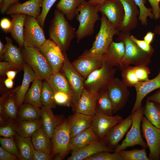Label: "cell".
Returning a JSON list of instances; mask_svg holds the SVG:
<instances>
[{
	"label": "cell",
	"instance_id": "cell-1",
	"mask_svg": "<svg viewBox=\"0 0 160 160\" xmlns=\"http://www.w3.org/2000/svg\"><path fill=\"white\" fill-rule=\"evenodd\" d=\"M67 20L65 15L56 9L49 28L50 38L63 52L68 50L76 35L75 29Z\"/></svg>",
	"mask_w": 160,
	"mask_h": 160
},
{
	"label": "cell",
	"instance_id": "cell-2",
	"mask_svg": "<svg viewBox=\"0 0 160 160\" xmlns=\"http://www.w3.org/2000/svg\"><path fill=\"white\" fill-rule=\"evenodd\" d=\"M131 31H121L116 39L117 42L122 41L125 52L120 69L133 65L137 66H148L151 62L153 53L146 52L139 47L130 39Z\"/></svg>",
	"mask_w": 160,
	"mask_h": 160
},
{
	"label": "cell",
	"instance_id": "cell-3",
	"mask_svg": "<svg viewBox=\"0 0 160 160\" xmlns=\"http://www.w3.org/2000/svg\"><path fill=\"white\" fill-rule=\"evenodd\" d=\"M99 6L86 1L78 8L76 18L79 25L76 32L77 43L94 33L95 24L100 19L98 13Z\"/></svg>",
	"mask_w": 160,
	"mask_h": 160
},
{
	"label": "cell",
	"instance_id": "cell-4",
	"mask_svg": "<svg viewBox=\"0 0 160 160\" xmlns=\"http://www.w3.org/2000/svg\"><path fill=\"white\" fill-rule=\"evenodd\" d=\"M117 70V68L103 62L100 68L92 71L84 80V89L96 93L107 89L115 78Z\"/></svg>",
	"mask_w": 160,
	"mask_h": 160
},
{
	"label": "cell",
	"instance_id": "cell-5",
	"mask_svg": "<svg viewBox=\"0 0 160 160\" xmlns=\"http://www.w3.org/2000/svg\"><path fill=\"white\" fill-rule=\"evenodd\" d=\"M102 15L99 31L92 47L89 49L87 50L90 54L100 59L113 41L114 36L119 35L120 33L117 28H114L111 25L106 17L103 14Z\"/></svg>",
	"mask_w": 160,
	"mask_h": 160
},
{
	"label": "cell",
	"instance_id": "cell-6",
	"mask_svg": "<svg viewBox=\"0 0 160 160\" xmlns=\"http://www.w3.org/2000/svg\"><path fill=\"white\" fill-rule=\"evenodd\" d=\"M71 139L68 119L55 129L51 138L52 150V158L54 160L63 159L70 151L69 145Z\"/></svg>",
	"mask_w": 160,
	"mask_h": 160
},
{
	"label": "cell",
	"instance_id": "cell-7",
	"mask_svg": "<svg viewBox=\"0 0 160 160\" xmlns=\"http://www.w3.org/2000/svg\"><path fill=\"white\" fill-rule=\"evenodd\" d=\"M22 51L25 62L30 67L38 77L47 81L53 72L38 49L24 47Z\"/></svg>",
	"mask_w": 160,
	"mask_h": 160
},
{
	"label": "cell",
	"instance_id": "cell-8",
	"mask_svg": "<svg viewBox=\"0 0 160 160\" xmlns=\"http://www.w3.org/2000/svg\"><path fill=\"white\" fill-rule=\"evenodd\" d=\"M131 114L132 124L130 129L121 143L114 149V152L118 153L121 150L136 145H140L145 149L148 147L146 142L143 138L140 129L141 123L144 115L143 107L142 106Z\"/></svg>",
	"mask_w": 160,
	"mask_h": 160
},
{
	"label": "cell",
	"instance_id": "cell-9",
	"mask_svg": "<svg viewBox=\"0 0 160 160\" xmlns=\"http://www.w3.org/2000/svg\"><path fill=\"white\" fill-rule=\"evenodd\" d=\"M141 126L143 136L149 148L150 160H160V129L153 125L144 116Z\"/></svg>",
	"mask_w": 160,
	"mask_h": 160
},
{
	"label": "cell",
	"instance_id": "cell-10",
	"mask_svg": "<svg viewBox=\"0 0 160 160\" xmlns=\"http://www.w3.org/2000/svg\"><path fill=\"white\" fill-rule=\"evenodd\" d=\"M36 18L26 15L24 28V47L38 48L46 41L44 34Z\"/></svg>",
	"mask_w": 160,
	"mask_h": 160
},
{
	"label": "cell",
	"instance_id": "cell-11",
	"mask_svg": "<svg viewBox=\"0 0 160 160\" xmlns=\"http://www.w3.org/2000/svg\"><path fill=\"white\" fill-rule=\"evenodd\" d=\"M61 71L66 78L72 91L71 106L79 99L84 89V79L78 73L69 61L65 52Z\"/></svg>",
	"mask_w": 160,
	"mask_h": 160
},
{
	"label": "cell",
	"instance_id": "cell-12",
	"mask_svg": "<svg viewBox=\"0 0 160 160\" xmlns=\"http://www.w3.org/2000/svg\"><path fill=\"white\" fill-rule=\"evenodd\" d=\"M107 90L112 103L114 113L122 109L130 95L128 87L117 78H115L109 85Z\"/></svg>",
	"mask_w": 160,
	"mask_h": 160
},
{
	"label": "cell",
	"instance_id": "cell-13",
	"mask_svg": "<svg viewBox=\"0 0 160 160\" xmlns=\"http://www.w3.org/2000/svg\"><path fill=\"white\" fill-rule=\"evenodd\" d=\"M16 89L4 94L0 100V124L13 122L17 120L19 108L15 91Z\"/></svg>",
	"mask_w": 160,
	"mask_h": 160
},
{
	"label": "cell",
	"instance_id": "cell-14",
	"mask_svg": "<svg viewBox=\"0 0 160 160\" xmlns=\"http://www.w3.org/2000/svg\"><path fill=\"white\" fill-rule=\"evenodd\" d=\"M123 119L118 115L109 116L96 110L92 116L91 126L99 140L101 141L112 128Z\"/></svg>",
	"mask_w": 160,
	"mask_h": 160
},
{
	"label": "cell",
	"instance_id": "cell-15",
	"mask_svg": "<svg viewBox=\"0 0 160 160\" xmlns=\"http://www.w3.org/2000/svg\"><path fill=\"white\" fill-rule=\"evenodd\" d=\"M38 49L44 56L54 72L61 71L64 55L60 48L51 39H47Z\"/></svg>",
	"mask_w": 160,
	"mask_h": 160
},
{
	"label": "cell",
	"instance_id": "cell-16",
	"mask_svg": "<svg viewBox=\"0 0 160 160\" xmlns=\"http://www.w3.org/2000/svg\"><path fill=\"white\" fill-rule=\"evenodd\" d=\"M98 12L106 17L115 28L120 26L123 21L124 10L120 0H106L99 6Z\"/></svg>",
	"mask_w": 160,
	"mask_h": 160
},
{
	"label": "cell",
	"instance_id": "cell-17",
	"mask_svg": "<svg viewBox=\"0 0 160 160\" xmlns=\"http://www.w3.org/2000/svg\"><path fill=\"white\" fill-rule=\"evenodd\" d=\"M132 114L112 128L101 140L113 150L127 132L132 124Z\"/></svg>",
	"mask_w": 160,
	"mask_h": 160
},
{
	"label": "cell",
	"instance_id": "cell-18",
	"mask_svg": "<svg viewBox=\"0 0 160 160\" xmlns=\"http://www.w3.org/2000/svg\"><path fill=\"white\" fill-rule=\"evenodd\" d=\"M103 62L100 58L85 50L72 64L78 73L85 79L94 70L100 68Z\"/></svg>",
	"mask_w": 160,
	"mask_h": 160
},
{
	"label": "cell",
	"instance_id": "cell-19",
	"mask_svg": "<svg viewBox=\"0 0 160 160\" xmlns=\"http://www.w3.org/2000/svg\"><path fill=\"white\" fill-rule=\"evenodd\" d=\"M150 73L147 66L129 65L121 70V80L127 87H134L139 82L149 80Z\"/></svg>",
	"mask_w": 160,
	"mask_h": 160
},
{
	"label": "cell",
	"instance_id": "cell-20",
	"mask_svg": "<svg viewBox=\"0 0 160 160\" xmlns=\"http://www.w3.org/2000/svg\"><path fill=\"white\" fill-rule=\"evenodd\" d=\"M124 10V17L117 29L119 31H131L136 27L140 14L138 7L134 0H120Z\"/></svg>",
	"mask_w": 160,
	"mask_h": 160
},
{
	"label": "cell",
	"instance_id": "cell-21",
	"mask_svg": "<svg viewBox=\"0 0 160 160\" xmlns=\"http://www.w3.org/2000/svg\"><path fill=\"white\" fill-rule=\"evenodd\" d=\"M134 87L136 95L131 113L142 106V102L147 95L153 90L160 89V68L159 73L155 77L147 81L139 82Z\"/></svg>",
	"mask_w": 160,
	"mask_h": 160
},
{
	"label": "cell",
	"instance_id": "cell-22",
	"mask_svg": "<svg viewBox=\"0 0 160 160\" xmlns=\"http://www.w3.org/2000/svg\"><path fill=\"white\" fill-rule=\"evenodd\" d=\"M98 93H92L84 89L79 99L71 106L74 113L94 116L96 112V102Z\"/></svg>",
	"mask_w": 160,
	"mask_h": 160
},
{
	"label": "cell",
	"instance_id": "cell-23",
	"mask_svg": "<svg viewBox=\"0 0 160 160\" xmlns=\"http://www.w3.org/2000/svg\"><path fill=\"white\" fill-rule=\"evenodd\" d=\"M125 52V45L123 42L113 41L102 55L101 59L103 62L120 69Z\"/></svg>",
	"mask_w": 160,
	"mask_h": 160
},
{
	"label": "cell",
	"instance_id": "cell-24",
	"mask_svg": "<svg viewBox=\"0 0 160 160\" xmlns=\"http://www.w3.org/2000/svg\"><path fill=\"white\" fill-rule=\"evenodd\" d=\"M42 0H28L24 3L19 2L9 8L6 13L7 15L22 14L37 18L41 14Z\"/></svg>",
	"mask_w": 160,
	"mask_h": 160
},
{
	"label": "cell",
	"instance_id": "cell-25",
	"mask_svg": "<svg viewBox=\"0 0 160 160\" xmlns=\"http://www.w3.org/2000/svg\"><path fill=\"white\" fill-rule=\"evenodd\" d=\"M6 44L4 59L8 62L15 70H23L25 64L23 54L20 48L14 45L11 39L5 37Z\"/></svg>",
	"mask_w": 160,
	"mask_h": 160
},
{
	"label": "cell",
	"instance_id": "cell-26",
	"mask_svg": "<svg viewBox=\"0 0 160 160\" xmlns=\"http://www.w3.org/2000/svg\"><path fill=\"white\" fill-rule=\"evenodd\" d=\"M103 151L112 152L113 151L100 141L72 151L71 155L67 160H85L93 155Z\"/></svg>",
	"mask_w": 160,
	"mask_h": 160
},
{
	"label": "cell",
	"instance_id": "cell-27",
	"mask_svg": "<svg viewBox=\"0 0 160 160\" xmlns=\"http://www.w3.org/2000/svg\"><path fill=\"white\" fill-rule=\"evenodd\" d=\"M52 108L49 107L44 106L41 108L42 126L51 139L55 128L65 119L62 115H55Z\"/></svg>",
	"mask_w": 160,
	"mask_h": 160
},
{
	"label": "cell",
	"instance_id": "cell-28",
	"mask_svg": "<svg viewBox=\"0 0 160 160\" xmlns=\"http://www.w3.org/2000/svg\"><path fill=\"white\" fill-rule=\"evenodd\" d=\"M68 119L71 138L91 127L92 116L74 113Z\"/></svg>",
	"mask_w": 160,
	"mask_h": 160
},
{
	"label": "cell",
	"instance_id": "cell-29",
	"mask_svg": "<svg viewBox=\"0 0 160 160\" xmlns=\"http://www.w3.org/2000/svg\"><path fill=\"white\" fill-rule=\"evenodd\" d=\"M100 141L92 127L71 138L70 151L78 150L89 144Z\"/></svg>",
	"mask_w": 160,
	"mask_h": 160
},
{
	"label": "cell",
	"instance_id": "cell-30",
	"mask_svg": "<svg viewBox=\"0 0 160 160\" xmlns=\"http://www.w3.org/2000/svg\"><path fill=\"white\" fill-rule=\"evenodd\" d=\"M23 70L24 75L22 84L20 87L16 88L15 91L19 108L24 102L25 96L28 89L30 83L38 77L26 63L24 65Z\"/></svg>",
	"mask_w": 160,
	"mask_h": 160
},
{
	"label": "cell",
	"instance_id": "cell-31",
	"mask_svg": "<svg viewBox=\"0 0 160 160\" xmlns=\"http://www.w3.org/2000/svg\"><path fill=\"white\" fill-rule=\"evenodd\" d=\"M10 15L12 18V25L9 33L20 47L23 49L24 47V28L26 15L18 13Z\"/></svg>",
	"mask_w": 160,
	"mask_h": 160
},
{
	"label": "cell",
	"instance_id": "cell-32",
	"mask_svg": "<svg viewBox=\"0 0 160 160\" xmlns=\"http://www.w3.org/2000/svg\"><path fill=\"white\" fill-rule=\"evenodd\" d=\"M12 123L16 133L24 137H31L42 126L41 119L32 121L17 120Z\"/></svg>",
	"mask_w": 160,
	"mask_h": 160
},
{
	"label": "cell",
	"instance_id": "cell-33",
	"mask_svg": "<svg viewBox=\"0 0 160 160\" xmlns=\"http://www.w3.org/2000/svg\"><path fill=\"white\" fill-rule=\"evenodd\" d=\"M50 138L42 126L31 137L35 149L40 150L51 155L52 145Z\"/></svg>",
	"mask_w": 160,
	"mask_h": 160
},
{
	"label": "cell",
	"instance_id": "cell-34",
	"mask_svg": "<svg viewBox=\"0 0 160 160\" xmlns=\"http://www.w3.org/2000/svg\"><path fill=\"white\" fill-rule=\"evenodd\" d=\"M46 81L54 93L57 91L63 92L72 97V93L69 84L65 76L61 71L53 72Z\"/></svg>",
	"mask_w": 160,
	"mask_h": 160
},
{
	"label": "cell",
	"instance_id": "cell-35",
	"mask_svg": "<svg viewBox=\"0 0 160 160\" xmlns=\"http://www.w3.org/2000/svg\"><path fill=\"white\" fill-rule=\"evenodd\" d=\"M43 79L38 77L32 82V84L25 96L24 103L41 108L43 106L41 100Z\"/></svg>",
	"mask_w": 160,
	"mask_h": 160
},
{
	"label": "cell",
	"instance_id": "cell-36",
	"mask_svg": "<svg viewBox=\"0 0 160 160\" xmlns=\"http://www.w3.org/2000/svg\"><path fill=\"white\" fill-rule=\"evenodd\" d=\"M15 141L20 153V160H32L35 148L31 137H24L16 133Z\"/></svg>",
	"mask_w": 160,
	"mask_h": 160
},
{
	"label": "cell",
	"instance_id": "cell-37",
	"mask_svg": "<svg viewBox=\"0 0 160 160\" xmlns=\"http://www.w3.org/2000/svg\"><path fill=\"white\" fill-rule=\"evenodd\" d=\"M86 0H60L56 9L61 12L67 20H72L77 14V9Z\"/></svg>",
	"mask_w": 160,
	"mask_h": 160
},
{
	"label": "cell",
	"instance_id": "cell-38",
	"mask_svg": "<svg viewBox=\"0 0 160 160\" xmlns=\"http://www.w3.org/2000/svg\"><path fill=\"white\" fill-rule=\"evenodd\" d=\"M17 120L20 121H32L41 119L40 108L24 103L20 107Z\"/></svg>",
	"mask_w": 160,
	"mask_h": 160
},
{
	"label": "cell",
	"instance_id": "cell-39",
	"mask_svg": "<svg viewBox=\"0 0 160 160\" xmlns=\"http://www.w3.org/2000/svg\"><path fill=\"white\" fill-rule=\"evenodd\" d=\"M145 117L154 126L160 129V105L146 99L143 107Z\"/></svg>",
	"mask_w": 160,
	"mask_h": 160
},
{
	"label": "cell",
	"instance_id": "cell-40",
	"mask_svg": "<svg viewBox=\"0 0 160 160\" xmlns=\"http://www.w3.org/2000/svg\"><path fill=\"white\" fill-rule=\"evenodd\" d=\"M96 110L109 116H113L114 113L112 104L108 95L107 89L98 93L96 102Z\"/></svg>",
	"mask_w": 160,
	"mask_h": 160
},
{
	"label": "cell",
	"instance_id": "cell-41",
	"mask_svg": "<svg viewBox=\"0 0 160 160\" xmlns=\"http://www.w3.org/2000/svg\"><path fill=\"white\" fill-rule=\"evenodd\" d=\"M54 95L52 89L47 81L45 80L43 82L41 96L43 106L55 108L57 104L55 102Z\"/></svg>",
	"mask_w": 160,
	"mask_h": 160
},
{
	"label": "cell",
	"instance_id": "cell-42",
	"mask_svg": "<svg viewBox=\"0 0 160 160\" xmlns=\"http://www.w3.org/2000/svg\"><path fill=\"white\" fill-rule=\"evenodd\" d=\"M123 160H150L147 156L146 149H135L129 151L122 150L118 153Z\"/></svg>",
	"mask_w": 160,
	"mask_h": 160
},
{
	"label": "cell",
	"instance_id": "cell-43",
	"mask_svg": "<svg viewBox=\"0 0 160 160\" xmlns=\"http://www.w3.org/2000/svg\"><path fill=\"white\" fill-rule=\"evenodd\" d=\"M139 7L140 14L138 20L140 21L143 25L146 26L148 22L147 19L149 17L152 19H154V16L152 12L151 8H148L145 7V4L146 0H134Z\"/></svg>",
	"mask_w": 160,
	"mask_h": 160
},
{
	"label": "cell",
	"instance_id": "cell-44",
	"mask_svg": "<svg viewBox=\"0 0 160 160\" xmlns=\"http://www.w3.org/2000/svg\"><path fill=\"white\" fill-rule=\"evenodd\" d=\"M13 137H1L0 143L1 146L4 149L17 156L20 159V153Z\"/></svg>",
	"mask_w": 160,
	"mask_h": 160
},
{
	"label": "cell",
	"instance_id": "cell-45",
	"mask_svg": "<svg viewBox=\"0 0 160 160\" xmlns=\"http://www.w3.org/2000/svg\"><path fill=\"white\" fill-rule=\"evenodd\" d=\"M57 0H42L41 14L36 19L43 28L47 15L50 9Z\"/></svg>",
	"mask_w": 160,
	"mask_h": 160
},
{
	"label": "cell",
	"instance_id": "cell-46",
	"mask_svg": "<svg viewBox=\"0 0 160 160\" xmlns=\"http://www.w3.org/2000/svg\"><path fill=\"white\" fill-rule=\"evenodd\" d=\"M85 160H123L122 157L117 153L103 151L93 155Z\"/></svg>",
	"mask_w": 160,
	"mask_h": 160
},
{
	"label": "cell",
	"instance_id": "cell-47",
	"mask_svg": "<svg viewBox=\"0 0 160 160\" xmlns=\"http://www.w3.org/2000/svg\"><path fill=\"white\" fill-rule=\"evenodd\" d=\"M54 93V100L57 104L67 107L71 106L72 97L67 93L61 91Z\"/></svg>",
	"mask_w": 160,
	"mask_h": 160
},
{
	"label": "cell",
	"instance_id": "cell-48",
	"mask_svg": "<svg viewBox=\"0 0 160 160\" xmlns=\"http://www.w3.org/2000/svg\"><path fill=\"white\" fill-rule=\"evenodd\" d=\"M0 135L5 137H13L16 132L12 122L0 125Z\"/></svg>",
	"mask_w": 160,
	"mask_h": 160
},
{
	"label": "cell",
	"instance_id": "cell-49",
	"mask_svg": "<svg viewBox=\"0 0 160 160\" xmlns=\"http://www.w3.org/2000/svg\"><path fill=\"white\" fill-rule=\"evenodd\" d=\"M130 39L143 50L149 53L153 54V53L154 49L150 44L147 43L144 40L138 39L132 35L130 36Z\"/></svg>",
	"mask_w": 160,
	"mask_h": 160
},
{
	"label": "cell",
	"instance_id": "cell-50",
	"mask_svg": "<svg viewBox=\"0 0 160 160\" xmlns=\"http://www.w3.org/2000/svg\"><path fill=\"white\" fill-rule=\"evenodd\" d=\"M151 7L154 19L157 20L160 18V7L159 4L160 0H148Z\"/></svg>",
	"mask_w": 160,
	"mask_h": 160
},
{
	"label": "cell",
	"instance_id": "cell-51",
	"mask_svg": "<svg viewBox=\"0 0 160 160\" xmlns=\"http://www.w3.org/2000/svg\"><path fill=\"white\" fill-rule=\"evenodd\" d=\"M52 159L51 155L42 151L35 149L32 160H50Z\"/></svg>",
	"mask_w": 160,
	"mask_h": 160
},
{
	"label": "cell",
	"instance_id": "cell-52",
	"mask_svg": "<svg viewBox=\"0 0 160 160\" xmlns=\"http://www.w3.org/2000/svg\"><path fill=\"white\" fill-rule=\"evenodd\" d=\"M20 159L17 156L0 147V160H17Z\"/></svg>",
	"mask_w": 160,
	"mask_h": 160
},
{
	"label": "cell",
	"instance_id": "cell-53",
	"mask_svg": "<svg viewBox=\"0 0 160 160\" xmlns=\"http://www.w3.org/2000/svg\"><path fill=\"white\" fill-rule=\"evenodd\" d=\"M12 25V21L9 19L4 17L1 19L0 26L1 29L5 33H9Z\"/></svg>",
	"mask_w": 160,
	"mask_h": 160
},
{
	"label": "cell",
	"instance_id": "cell-54",
	"mask_svg": "<svg viewBox=\"0 0 160 160\" xmlns=\"http://www.w3.org/2000/svg\"><path fill=\"white\" fill-rule=\"evenodd\" d=\"M20 0H4L0 6L1 12L2 14L6 13L7 10L10 7L19 2Z\"/></svg>",
	"mask_w": 160,
	"mask_h": 160
},
{
	"label": "cell",
	"instance_id": "cell-55",
	"mask_svg": "<svg viewBox=\"0 0 160 160\" xmlns=\"http://www.w3.org/2000/svg\"><path fill=\"white\" fill-rule=\"evenodd\" d=\"M15 70L11 65L6 61L0 62V75L5 76L6 72L10 70Z\"/></svg>",
	"mask_w": 160,
	"mask_h": 160
},
{
	"label": "cell",
	"instance_id": "cell-56",
	"mask_svg": "<svg viewBox=\"0 0 160 160\" xmlns=\"http://www.w3.org/2000/svg\"><path fill=\"white\" fill-rule=\"evenodd\" d=\"M146 99L154 101L160 105V89L152 95L148 96Z\"/></svg>",
	"mask_w": 160,
	"mask_h": 160
},
{
	"label": "cell",
	"instance_id": "cell-57",
	"mask_svg": "<svg viewBox=\"0 0 160 160\" xmlns=\"http://www.w3.org/2000/svg\"><path fill=\"white\" fill-rule=\"evenodd\" d=\"M154 36L153 33L149 31L143 37V40L148 44H150L154 39Z\"/></svg>",
	"mask_w": 160,
	"mask_h": 160
},
{
	"label": "cell",
	"instance_id": "cell-58",
	"mask_svg": "<svg viewBox=\"0 0 160 160\" xmlns=\"http://www.w3.org/2000/svg\"><path fill=\"white\" fill-rule=\"evenodd\" d=\"M18 71L15 70H11L7 71L6 74L7 78L13 80L15 78Z\"/></svg>",
	"mask_w": 160,
	"mask_h": 160
},
{
	"label": "cell",
	"instance_id": "cell-59",
	"mask_svg": "<svg viewBox=\"0 0 160 160\" xmlns=\"http://www.w3.org/2000/svg\"><path fill=\"white\" fill-rule=\"evenodd\" d=\"M4 85L6 87L9 89L12 88L14 85V81L13 80L7 78L4 81Z\"/></svg>",
	"mask_w": 160,
	"mask_h": 160
},
{
	"label": "cell",
	"instance_id": "cell-60",
	"mask_svg": "<svg viewBox=\"0 0 160 160\" xmlns=\"http://www.w3.org/2000/svg\"><path fill=\"white\" fill-rule=\"evenodd\" d=\"M5 49V46L0 40V60L4 59V55Z\"/></svg>",
	"mask_w": 160,
	"mask_h": 160
},
{
	"label": "cell",
	"instance_id": "cell-61",
	"mask_svg": "<svg viewBox=\"0 0 160 160\" xmlns=\"http://www.w3.org/2000/svg\"><path fill=\"white\" fill-rule=\"evenodd\" d=\"M106 0H89L88 1L92 4L100 6Z\"/></svg>",
	"mask_w": 160,
	"mask_h": 160
},
{
	"label": "cell",
	"instance_id": "cell-62",
	"mask_svg": "<svg viewBox=\"0 0 160 160\" xmlns=\"http://www.w3.org/2000/svg\"><path fill=\"white\" fill-rule=\"evenodd\" d=\"M154 32L160 35V24L156 26L154 29Z\"/></svg>",
	"mask_w": 160,
	"mask_h": 160
},
{
	"label": "cell",
	"instance_id": "cell-63",
	"mask_svg": "<svg viewBox=\"0 0 160 160\" xmlns=\"http://www.w3.org/2000/svg\"><path fill=\"white\" fill-rule=\"evenodd\" d=\"M4 0H0V6L2 4Z\"/></svg>",
	"mask_w": 160,
	"mask_h": 160
},
{
	"label": "cell",
	"instance_id": "cell-64",
	"mask_svg": "<svg viewBox=\"0 0 160 160\" xmlns=\"http://www.w3.org/2000/svg\"></svg>",
	"mask_w": 160,
	"mask_h": 160
}]
</instances>
